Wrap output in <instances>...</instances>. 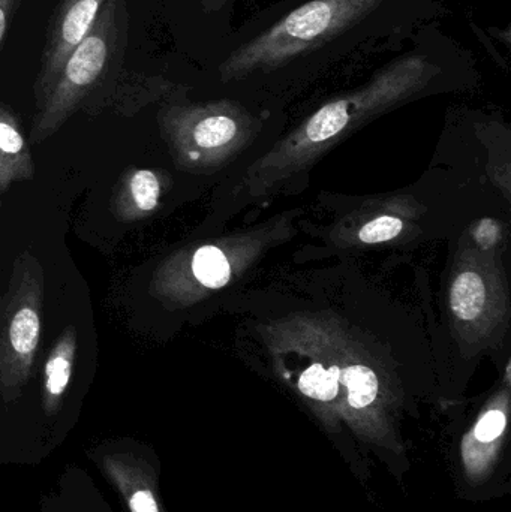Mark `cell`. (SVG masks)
<instances>
[{
  "label": "cell",
  "instance_id": "6da1fadb",
  "mask_svg": "<svg viewBox=\"0 0 511 512\" xmlns=\"http://www.w3.org/2000/svg\"><path fill=\"white\" fill-rule=\"evenodd\" d=\"M450 14L446 0H276L213 48L204 83L216 95L275 107L336 66L399 50Z\"/></svg>",
  "mask_w": 511,
  "mask_h": 512
},
{
  "label": "cell",
  "instance_id": "7a4b0ae2",
  "mask_svg": "<svg viewBox=\"0 0 511 512\" xmlns=\"http://www.w3.org/2000/svg\"><path fill=\"white\" fill-rule=\"evenodd\" d=\"M479 60L467 45L429 24L387 54L365 81L329 96L282 138L248 174L249 197L264 195L336 143L389 111L426 96L464 92L479 84Z\"/></svg>",
  "mask_w": 511,
  "mask_h": 512
},
{
  "label": "cell",
  "instance_id": "3957f363",
  "mask_svg": "<svg viewBox=\"0 0 511 512\" xmlns=\"http://www.w3.org/2000/svg\"><path fill=\"white\" fill-rule=\"evenodd\" d=\"M270 351L281 363L296 364L297 391L317 405L341 402L356 417L380 409L386 382L377 357L330 316H293L275 322L267 333Z\"/></svg>",
  "mask_w": 511,
  "mask_h": 512
},
{
  "label": "cell",
  "instance_id": "277c9868",
  "mask_svg": "<svg viewBox=\"0 0 511 512\" xmlns=\"http://www.w3.org/2000/svg\"><path fill=\"white\" fill-rule=\"evenodd\" d=\"M273 116V107L230 96L191 102L182 90L162 108L159 126L176 161L197 167L254 140Z\"/></svg>",
  "mask_w": 511,
  "mask_h": 512
},
{
  "label": "cell",
  "instance_id": "5b68a950",
  "mask_svg": "<svg viewBox=\"0 0 511 512\" xmlns=\"http://www.w3.org/2000/svg\"><path fill=\"white\" fill-rule=\"evenodd\" d=\"M126 0H107L83 41L63 63L53 86L35 104L30 141L53 137L104 78L126 39Z\"/></svg>",
  "mask_w": 511,
  "mask_h": 512
},
{
  "label": "cell",
  "instance_id": "8992f818",
  "mask_svg": "<svg viewBox=\"0 0 511 512\" xmlns=\"http://www.w3.org/2000/svg\"><path fill=\"white\" fill-rule=\"evenodd\" d=\"M44 270L29 251L18 255L0 318V390H20L32 372L41 340Z\"/></svg>",
  "mask_w": 511,
  "mask_h": 512
},
{
  "label": "cell",
  "instance_id": "52a82bcc",
  "mask_svg": "<svg viewBox=\"0 0 511 512\" xmlns=\"http://www.w3.org/2000/svg\"><path fill=\"white\" fill-rule=\"evenodd\" d=\"M501 280L485 261L462 259L450 285V309L461 327L491 328L500 321L506 307Z\"/></svg>",
  "mask_w": 511,
  "mask_h": 512
},
{
  "label": "cell",
  "instance_id": "ba28073f",
  "mask_svg": "<svg viewBox=\"0 0 511 512\" xmlns=\"http://www.w3.org/2000/svg\"><path fill=\"white\" fill-rule=\"evenodd\" d=\"M233 270L230 252L221 246H200L164 262L153 277V291L161 297L183 300L192 292L224 288Z\"/></svg>",
  "mask_w": 511,
  "mask_h": 512
},
{
  "label": "cell",
  "instance_id": "9c48e42d",
  "mask_svg": "<svg viewBox=\"0 0 511 512\" xmlns=\"http://www.w3.org/2000/svg\"><path fill=\"white\" fill-rule=\"evenodd\" d=\"M107 0H62L51 20L35 81V104L47 95L63 63L92 29Z\"/></svg>",
  "mask_w": 511,
  "mask_h": 512
},
{
  "label": "cell",
  "instance_id": "30bf717a",
  "mask_svg": "<svg viewBox=\"0 0 511 512\" xmlns=\"http://www.w3.org/2000/svg\"><path fill=\"white\" fill-rule=\"evenodd\" d=\"M245 0H177L180 17L201 62L230 35L234 15Z\"/></svg>",
  "mask_w": 511,
  "mask_h": 512
},
{
  "label": "cell",
  "instance_id": "8fae6325",
  "mask_svg": "<svg viewBox=\"0 0 511 512\" xmlns=\"http://www.w3.org/2000/svg\"><path fill=\"white\" fill-rule=\"evenodd\" d=\"M162 182L156 171L132 168L120 176L111 198V212L122 222H137L158 209Z\"/></svg>",
  "mask_w": 511,
  "mask_h": 512
},
{
  "label": "cell",
  "instance_id": "7c38bea8",
  "mask_svg": "<svg viewBox=\"0 0 511 512\" xmlns=\"http://www.w3.org/2000/svg\"><path fill=\"white\" fill-rule=\"evenodd\" d=\"M35 164L15 114L0 104V194L33 179Z\"/></svg>",
  "mask_w": 511,
  "mask_h": 512
},
{
  "label": "cell",
  "instance_id": "4fadbf2b",
  "mask_svg": "<svg viewBox=\"0 0 511 512\" xmlns=\"http://www.w3.org/2000/svg\"><path fill=\"white\" fill-rule=\"evenodd\" d=\"M77 343V328L74 325H68L57 337L56 343L48 354L44 367V391L48 405L56 403L65 394L71 382Z\"/></svg>",
  "mask_w": 511,
  "mask_h": 512
},
{
  "label": "cell",
  "instance_id": "5bb4252c",
  "mask_svg": "<svg viewBox=\"0 0 511 512\" xmlns=\"http://www.w3.org/2000/svg\"><path fill=\"white\" fill-rule=\"evenodd\" d=\"M507 415H509V394H498L497 399L480 415L471 435L465 439V457L482 448L486 453L488 448H497L507 430Z\"/></svg>",
  "mask_w": 511,
  "mask_h": 512
},
{
  "label": "cell",
  "instance_id": "9a60e30c",
  "mask_svg": "<svg viewBox=\"0 0 511 512\" xmlns=\"http://www.w3.org/2000/svg\"><path fill=\"white\" fill-rule=\"evenodd\" d=\"M404 231V222L395 216H381L363 225L359 231V242L365 245H378L396 239Z\"/></svg>",
  "mask_w": 511,
  "mask_h": 512
},
{
  "label": "cell",
  "instance_id": "2e32d148",
  "mask_svg": "<svg viewBox=\"0 0 511 512\" xmlns=\"http://www.w3.org/2000/svg\"><path fill=\"white\" fill-rule=\"evenodd\" d=\"M500 239V228L495 222L485 221L476 228V242L480 248H492Z\"/></svg>",
  "mask_w": 511,
  "mask_h": 512
},
{
  "label": "cell",
  "instance_id": "e0dca14e",
  "mask_svg": "<svg viewBox=\"0 0 511 512\" xmlns=\"http://www.w3.org/2000/svg\"><path fill=\"white\" fill-rule=\"evenodd\" d=\"M129 508L132 512H159L155 496L146 489L132 493L131 499H129Z\"/></svg>",
  "mask_w": 511,
  "mask_h": 512
},
{
  "label": "cell",
  "instance_id": "ac0fdd59",
  "mask_svg": "<svg viewBox=\"0 0 511 512\" xmlns=\"http://www.w3.org/2000/svg\"><path fill=\"white\" fill-rule=\"evenodd\" d=\"M21 0H0V48Z\"/></svg>",
  "mask_w": 511,
  "mask_h": 512
}]
</instances>
